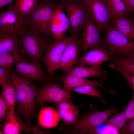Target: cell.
<instances>
[{
    "label": "cell",
    "instance_id": "obj_1",
    "mask_svg": "<svg viewBox=\"0 0 134 134\" xmlns=\"http://www.w3.org/2000/svg\"><path fill=\"white\" fill-rule=\"evenodd\" d=\"M10 78L16 91V108L15 112L21 116L25 124L34 133L35 127L32 126V122L35 112L36 96L38 89L31 79L18 73L12 71Z\"/></svg>",
    "mask_w": 134,
    "mask_h": 134
},
{
    "label": "cell",
    "instance_id": "obj_2",
    "mask_svg": "<svg viewBox=\"0 0 134 134\" xmlns=\"http://www.w3.org/2000/svg\"><path fill=\"white\" fill-rule=\"evenodd\" d=\"M20 34L21 38L18 41V45L23 47L32 62L40 64L44 53L51 42L49 38L23 26Z\"/></svg>",
    "mask_w": 134,
    "mask_h": 134
},
{
    "label": "cell",
    "instance_id": "obj_3",
    "mask_svg": "<svg viewBox=\"0 0 134 134\" xmlns=\"http://www.w3.org/2000/svg\"><path fill=\"white\" fill-rule=\"evenodd\" d=\"M57 4L53 1L39 3L31 13L25 17L23 26L49 38L51 35L50 21Z\"/></svg>",
    "mask_w": 134,
    "mask_h": 134
},
{
    "label": "cell",
    "instance_id": "obj_4",
    "mask_svg": "<svg viewBox=\"0 0 134 134\" xmlns=\"http://www.w3.org/2000/svg\"><path fill=\"white\" fill-rule=\"evenodd\" d=\"M102 47L114 54L126 58L134 52V41L127 37L113 26L109 25L104 30Z\"/></svg>",
    "mask_w": 134,
    "mask_h": 134
},
{
    "label": "cell",
    "instance_id": "obj_5",
    "mask_svg": "<svg viewBox=\"0 0 134 134\" xmlns=\"http://www.w3.org/2000/svg\"><path fill=\"white\" fill-rule=\"evenodd\" d=\"M76 36L73 34L55 39L50 43L41 61L45 64L48 73V80L53 78L63 53L70 42Z\"/></svg>",
    "mask_w": 134,
    "mask_h": 134
},
{
    "label": "cell",
    "instance_id": "obj_6",
    "mask_svg": "<svg viewBox=\"0 0 134 134\" xmlns=\"http://www.w3.org/2000/svg\"><path fill=\"white\" fill-rule=\"evenodd\" d=\"M61 0L64 9L67 13L70 31L73 34L79 36L90 15L82 2Z\"/></svg>",
    "mask_w": 134,
    "mask_h": 134
},
{
    "label": "cell",
    "instance_id": "obj_7",
    "mask_svg": "<svg viewBox=\"0 0 134 134\" xmlns=\"http://www.w3.org/2000/svg\"><path fill=\"white\" fill-rule=\"evenodd\" d=\"M119 108H110L101 111H92L78 119L75 124L71 126L74 132L89 134L93 129L105 122Z\"/></svg>",
    "mask_w": 134,
    "mask_h": 134
},
{
    "label": "cell",
    "instance_id": "obj_8",
    "mask_svg": "<svg viewBox=\"0 0 134 134\" xmlns=\"http://www.w3.org/2000/svg\"><path fill=\"white\" fill-rule=\"evenodd\" d=\"M15 2L12 1L5 10L0 13V34H20L25 18L14 9Z\"/></svg>",
    "mask_w": 134,
    "mask_h": 134
},
{
    "label": "cell",
    "instance_id": "obj_9",
    "mask_svg": "<svg viewBox=\"0 0 134 134\" xmlns=\"http://www.w3.org/2000/svg\"><path fill=\"white\" fill-rule=\"evenodd\" d=\"M71 96L70 91L61 88L56 83L48 82L38 90L36 102L38 104L44 101H48L54 104L70 99Z\"/></svg>",
    "mask_w": 134,
    "mask_h": 134
},
{
    "label": "cell",
    "instance_id": "obj_10",
    "mask_svg": "<svg viewBox=\"0 0 134 134\" xmlns=\"http://www.w3.org/2000/svg\"><path fill=\"white\" fill-rule=\"evenodd\" d=\"M80 38L82 55L90 49L102 47V40L100 36L101 29L90 16L87 21Z\"/></svg>",
    "mask_w": 134,
    "mask_h": 134
},
{
    "label": "cell",
    "instance_id": "obj_11",
    "mask_svg": "<svg viewBox=\"0 0 134 134\" xmlns=\"http://www.w3.org/2000/svg\"><path fill=\"white\" fill-rule=\"evenodd\" d=\"M82 2L101 30L104 31L111 22L105 0H83Z\"/></svg>",
    "mask_w": 134,
    "mask_h": 134
},
{
    "label": "cell",
    "instance_id": "obj_12",
    "mask_svg": "<svg viewBox=\"0 0 134 134\" xmlns=\"http://www.w3.org/2000/svg\"><path fill=\"white\" fill-rule=\"evenodd\" d=\"M81 51V44L79 36H76L69 43L62 55L58 69L65 74L71 71L76 65Z\"/></svg>",
    "mask_w": 134,
    "mask_h": 134
},
{
    "label": "cell",
    "instance_id": "obj_13",
    "mask_svg": "<svg viewBox=\"0 0 134 134\" xmlns=\"http://www.w3.org/2000/svg\"><path fill=\"white\" fill-rule=\"evenodd\" d=\"M69 28V21L64 12L62 3L57 4L50 23L51 35L55 39L63 37Z\"/></svg>",
    "mask_w": 134,
    "mask_h": 134
},
{
    "label": "cell",
    "instance_id": "obj_14",
    "mask_svg": "<svg viewBox=\"0 0 134 134\" xmlns=\"http://www.w3.org/2000/svg\"><path fill=\"white\" fill-rule=\"evenodd\" d=\"M113 54H114L112 51L108 50L103 47H94L79 58L75 67L101 66Z\"/></svg>",
    "mask_w": 134,
    "mask_h": 134
},
{
    "label": "cell",
    "instance_id": "obj_15",
    "mask_svg": "<svg viewBox=\"0 0 134 134\" xmlns=\"http://www.w3.org/2000/svg\"><path fill=\"white\" fill-rule=\"evenodd\" d=\"M15 70L30 79L44 82L48 76L43 72L40 64L21 60L16 64Z\"/></svg>",
    "mask_w": 134,
    "mask_h": 134
},
{
    "label": "cell",
    "instance_id": "obj_16",
    "mask_svg": "<svg viewBox=\"0 0 134 134\" xmlns=\"http://www.w3.org/2000/svg\"><path fill=\"white\" fill-rule=\"evenodd\" d=\"M60 118L58 110L50 107L42 108L38 114V125L34 128L35 132L37 133V130L40 126L47 129L56 127Z\"/></svg>",
    "mask_w": 134,
    "mask_h": 134
},
{
    "label": "cell",
    "instance_id": "obj_17",
    "mask_svg": "<svg viewBox=\"0 0 134 134\" xmlns=\"http://www.w3.org/2000/svg\"><path fill=\"white\" fill-rule=\"evenodd\" d=\"M3 127L2 130L4 134H19L23 131L31 132L21 118L16 115L14 108L11 109Z\"/></svg>",
    "mask_w": 134,
    "mask_h": 134
},
{
    "label": "cell",
    "instance_id": "obj_18",
    "mask_svg": "<svg viewBox=\"0 0 134 134\" xmlns=\"http://www.w3.org/2000/svg\"><path fill=\"white\" fill-rule=\"evenodd\" d=\"M108 72L102 69L101 66L87 67L84 66L75 67L63 77L73 75L86 78L96 77L105 80L108 77Z\"/></svg>",
    "mask_w": 134,
    "mask_h": 134
},
{
    "label": "cell",
    "instance_id": "obj_19",
    "mask_svg": "<svg viewBox=\"0 0 134 134\" xmlns=\"http://www.w3.org/2000/svg\"><path fill=\"white\" fill-rule=\"evenodd\" d=\"M60 79L63 80V89L65 90L72 91L73 89L87 85H93L106 89L111 92H114L105 87L100 81L92 80L79 77L69 75L63 76Z\"/></svg>",
    "mask_w": 134,
    "mask_h": 134
},
{
    "label": "cell",
    "instance_id": "obj_20",
    "mask_svg": "<svg viewBox=\"0 0 134 134\" xmlns=\"http://www.w3.org/2000/svg\"><path fill=\"white\" fill-rule=\"evenodd\" d=\"M111 21L118 31L134 41V21L124 15L111 18Z\"/></svg>",
    "mask_w": 134,
    "mask_h": 134
},
{
    "label": "cell",
    "instance_id": "obj_21",
    "mask_svg": "<svg viewBox=\"0 0 134 134\" xmlns=\"http://www.w3.org/2000/svg\"><path fill=\"white\" fill-rule=\"evenodd\" d=\"M20 37L19 34L11 35L0 34V54L20 52L18 46Z\"/></svg>",
    "mask_w": 134,
    "mask_h": 134
},
{
    "label": "cell",
    "instance_id": "obj_22",
    "mask_svg": "<svg viewBox=\"0 0 134 134\" xmlns=\"http://www.w3.org/2000/svg\"><path fill=\"white\" fill-rule=\"evenodd\" d=\"M3 95L7 106L10 110L15 108L16 104V91L15 86L10 80L0 85Z\"/></svg>",
    "mask_w": 134,
    "mask_h": 134
},
{
    "label": "cell",
    "instance_id": "obj_23",
    "mask_svg": "<svg viewBox=\"0 0 134 134\" xmlns=\"http://www.w3.org/2000/svg\"><path fill=\"white\" fill-rule=\"evenodd\" d=\"M39 0H17L14 8L23 17L31 13L39 3Z\"/></svg>",
    "mask_w": 134,
    "mask_h": 134
},
{
    "label": "cell",
    "instance_id": "obj_24",
    "mask_svg": "<svg viewBox=\"0 0 134 134\" xmlns=\"http://www.w3.org/2000/svg\"><path fill=\"white\" fill-rule=\"evenodd\" d=\"M110 19L125 15L127 8L123 0H105Z\"/></svg>",
    "mask_w": 134,
    "mask_h": 134
},
{
    "label": "cell",
    "instance_id": "obj_25",
    "mask_svg": "<svg viewBox=\"0 0 134 134\" xmlns=\"http://www.w3.org/2000/svg\"><path fill=\"white\" fill-rule=\"evenodd\" d=\"M24 57V54L21 52L17 53H0V67L12 70L13 65L22 60Z\"/></svg>",
    "mask_w": 134,
    "mask_h": 134
},
{
    "label": "cell",
    "instance_id": "obj_26",
    "mask_svg": "<svg viewBox=\"0 0 134 134\" xmlns=\"http://www.w3.org/2000/svg\"><path fill=\"white\" fill-rule=\"evenodd\" d=\"M111 62L109 64L110 67L113 70L121 74L127 81L133 91V95L134 96V75L125 70L119 64L116 58L115 55H113L110 58Z\"/></svg>",
    "mask_w": 134,
    "mask_h": 134
},
{
    "label": "cell",
    "instance_id": "obj_27",
    "mask_svg": "<svg viewBox=\"0 0 134 134\" xmlns=\"http://www.w3.org/2000/svg\"><path fill=\"white\" fill-rule=\"evenodd\" d=\"M79 107L75 106L73 108L66 111H58L64 123L70 126L76 122L79 115Z\"/></svg>",
    "mask_w": 134,
    "mask_h": 134
},
{
    "label": "cell",
    "instance_id": "obj_28",
    "mask_svg": "<svg viewBox=\"0 0 134 134\" xmlns=\"http://www.w3.org/2000/svg\"><path fill=\"white\" fill-rule=\"evenodd\" d=\"M128 120L123 111L108 118L105 122L106 125L113 126L119 132L123 129Z\"/></svg>",
    "mask_w": 134,
    "mask_h": 134
},
{
    "label": "cell",
    "instance_id": "obj_29",
    "mask_svg": "<svg viewBox=\"0 0 134 134\" xmlns=\"http://www.w3.org/2000/svg\"><path fill=\"white\" fill-rule=\"evenodd\" d=\"M72 91L79 93L94 97L100 99L104 104L106 101L102 97L101 93L96 86L87 85L75 88Z\"/></svg>",
    "mask_w": 134,
    "mask_h": 134
},
{
    "label": "cell",
    "instance_id": "obj_30",
    "mask_svg": "<svg viewBox=\"0 0 134 134\" xmlns=\"http://www.w3.org/2000/svg\"><path fill=\"white\" fill-rule=\"evenodd\" d=\"M117 61L125 70L134 75V62L129 59L119 56H116Z\"/></svg>",
    "mask_w": 134,
    "mask_h": 134
},
{
    "label": "cell",
    "instance_id": "obj_31",
    "mask_svg": "<svg viewBox=\"0 0 134 134\" xmlns=\"http://www.w3.org/2000/svg\"><path fill=\"white\" fill-rule=\"evenodd\" d=\"M4 99L3 94L1 93L0 95V126H3L10 111Z\"/></svg>",
    "mask_w": 134,
    "mask_h": 134
},
{
    "label": "cell",
    "instance_id": "obj_32",
    "mask_svg": "<svg viewBox=\"0 0 134 134\" xmlns=\"http://www.w3.org/2000/svg\"><path fill=\"white\" fill-rule=\"evenodd\" d=\"M58 111H66L74 107V105L70 99L63 101L57 103L55 104Z\"/></svg>",
    "mask_w": 134,
    "mask_h": 134
},
{
    "label": "cell",
    "instance_id": "obj_33",
    "mask_svg": "<svg viewBox=\"0 0 134 134\" xmlns=\"http://www.w3.org/2000/svg\"><path fill=\"white\" fill-rule=\"evenodd\" d=\"M125 114L128 119L134 118V96L133 95L131 99L127 105Z\"/></svg>",
    "mask_w": 134,
    "mask_h": 134
},
{
    "label": "cell",
    "instance_id": "obj_34",
    "mask_svg": "<svg viewBox=\"0 0 134 134\" xmlns=\"http://www.w3.org/2000/svg\"><path fill=\"white\" fill-rule=\"evenodd\" d=\"M12 71V70L0 67V85L10 80V77Z\"/></svg>",
    "mask_w": 134,
    "mask_h": 134
},
{
    "label": "cell",
    "instance_id": "obj_35",
    "mask_svg": "<svg viewBox=\"0 0 134 134\" xmlns=\"http://www.w3.org/2000/svg\"><path fill=\"white\" fill-rule=\"evenodd\" d=\"M121 132L123 134H134V118L128 120Z\"/></svg>",
    "mask_w": 134,
    "mask_h": 134
},
{
    "label": "cell",
    "instance_id": "obj_36",
    "mask_svg": "<svg viewBox=\"0 0 134 134\" xmlns=\"http://www.w3.org/2000/svg\"><path fill=\"white\" fill-rule=\"evenodd\" d=\"M127 8V13L131 14L134 12V0H123Z\"/></svg>",
    "mask_w": 134,
    "mask_h": 134
},
{
    "label": "cell",
    "instance_id": "obj_37",
    "mask_svg": "<svg viewBox=\"0 0 134 134\" xmlns=\"http://www.w3.org/2000/svg\"><path fill=\"white\" fill-rule=\"evenodd\" d=\"M13 0H0V9H1L7 5L10 4Z\"/></svg>",
    "mask_w": 134,
    "mask_h": 134
},
{
    "label": "cell",
    "instance_id": "obj_38",
    "mask_svg": "<svg viewBox=\"0 0 134 134\" xmlns=\"http://www.w3.org/2000/svg\"><path fill=\"white\" fill-rule=\"evenodd\" d=\"M128 58L134 62V52L130 54L128 57Z\"/></svg>",
    "mask_w": 134,
    "mask_h": 134
},
{
    "label": "cell",
    "instance_id": "obj_39",
    "mask_svg": "<svg viewBox=\"0 0 134 134\" xmlns=\"http://www.w3.org/2000/svg\"><path fill=\"white\" fill-rule=\"evenodd\" d=\"M41 2H48L53 1L54 0H39Z\"/></svg>",
    "mask_w": 134,
    "mask_h": 134
},
{
    "label": "cell",
    "instance_id": "obj_40",
    "mask_svg": "<svg viewBox=\"0 0 134 134\" xmlns=\"http://www.w3.org/2000/svg\"><path fill=\"white\" fill-rule=\"evenodd\" d=\"M68 0L73 1L77 2H82L83 0Z\"/></svg>",
    "mask_w": 134,
    "mask_h": 134
}]
</instances>
